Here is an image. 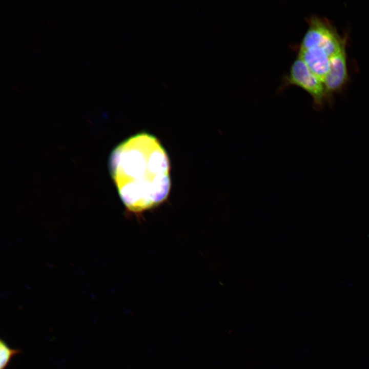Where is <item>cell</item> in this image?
<instances>
[{"mask_svg": "<svg viewBox=\"0 0 369 369\" xmlns=\"http://www.w3.org/2000/svg\"><path fill=\"white\" fill-rule=\"evenodd\" d=\"M297 50L298 56L308 68L323 81L330 69L331 57L324 52L314 48Z\"/></svg>", "mask_w": 369, "mask_h": 369, "instance_id": "5b68a950", "label": "cell"}, {"mask_svg": "<svg viewBox=\"0 0 369 369\" xmlns=\"http://www.w3.org/2000/svg\"><path fill=\"white\" fill-rule=\"evenodd\" d=\"M291 86L298 87L310 94L317 110L323 109L326 104H332V98L328 95L323 81L312 72L298 56L289 73L284 76L280 90Z\"/></svg>", "mask_w": 369, "mask_h": 369, "instance_id": "3957f363", "label": "cell"}, {"mask_svg": "<svg viewBox=\"0 0 369 369\" xmlns=\"http://www.w3.org/2000/svg\"><path fill=\"white\" fill-rule=\"evenodd\" d=\"M346 43L330 58V69L323 83L329 96L342 91L348 81L346 52Z\"/></svg>", "mask_w": 369, "mask_h": 369, "instance_id": "277c9868", "label": "cell"}, {"mask_svg": "<svg viewBox=\"0 0 369 369\" xmlns=\"http://www.w3.org/2000/svg\"><path fill=\"white\" fill-rule=\"evenodd\" d=\"M109 169L120 199L131 212L140 213L163 202L171 189L168 154L154 135L135 134L112 151Z\"/></svg>", "mask_w": 369, "mask_h": 369, "instance_id": "6da1fadb", "label": "cell"}, {"mask_svg": "<svg viewBox=\"0 0 369 369\" xmlns=\"http://www.w3.org/2000/svg\"><path fill=\"white\" fill-rule=\"evenodd\" d=\"M21 352L19 349L9 347L2 339L0 341V369H5L11 358Z\"/></svg>", "mask_w": 369, "mask_h": 369, "instance_id": "8992f818", "label": "cell"}, {"mask_svg": "<svg viewBox=\"0 0 369 369\" xmlns=\"http://www.w3.org/2000/svg\"><path fill=\"white\" fill-rule=\"evenodd\" d=\"M306 21L308 28L297 50L314 48L331 57L346 43L347 35L341 37L328 19L312 15L307 17Z\"/></svg>", "mask_w": 369, "mask_h": 369, "instance_id": "7a4b0ae2", "label": "cell"}]
</instances>
